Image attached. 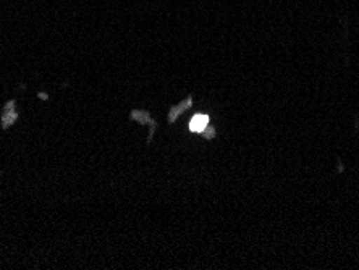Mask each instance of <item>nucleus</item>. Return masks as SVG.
I'll return each mask as SVG.
<instances>
[{"label":"nucleus","mask_w":359,"mask_h":270,"mask_svg":"<svg viewBox=\"0 0 359 270\" xmlns=\"http://www.w3.org/2000/svg\"><path fill=\"white\" fill-rule=\"evenodd\" d=\"M208 125H209V116L199 114L189 121V130L196 131V133H203V131L208 128Z\"/></svg>","instance_id":"obj_1"},{"label":"nucleus","mask_w":359,"mask_h":270,"mask_svg":"<svg viewBox=\"0 0 359 270\" xmlns=\"http://www.w3.org/2000/svg\"><path fill=\"white\" fill-rule=\"evenodd\" d=\"M191 97H188L187 100H184L183 104H180V105H177V107H173L172 110H170V115H168V119H170V121H175L177 120V116L183 112L184 109H188V107H191Z\"/></svg>","instance_id":"obj_2"},{"label":"nucleus","mask_w":359,"mask_h":270,"mask_svg":"<svg viewBox=\"0 0 359 270\" xmlns=\"http://www.w3.org/2000/svg\"><path fill=\"white\" fill-rule=\"evenodd\" d=\"M131 116H133L135 120L142 121V123H144V121H151L149 114H147V112H140V110H135V112L131 114Z\"/></svg>","instance_id":"obj_3"},{"label":"nucleus","mask_w":359,"mask_h":270,"mask_svg":"<svg viewBox=\"0 0 359 270\" xmlns=\"http://www.w3.org/2000/svg\"><path fill=\"white\" fill-rule=\"evenodd\" d=\"M203 135L208 137V140H212V136H214V130L212 128H209V125H208V128H205L204 131H203Z\"/></svg>","instance_id":"obj_4"}]
</instances>
